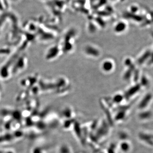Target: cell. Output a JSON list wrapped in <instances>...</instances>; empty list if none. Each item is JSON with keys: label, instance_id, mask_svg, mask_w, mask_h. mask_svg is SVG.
<instances>
[{"label": "cell", "instance_id": "1", "mask_svg": "<svg viewBox=\"0 0 153 153\" xmlns=\"http://www.w3.org/2000/svg\"><path fill=\"white\" fill-rule=\"evenodd\" d=\"M27 59L25 55L21 56L17 58L15 61L12 66V74L17 75L21 73L22 71L24 70L27 64Z\"/></svg>", "mask_w": 153, "mask_h": 153}, {"label": "cell", "instance_id": "2", "mask_svg": "<svg viewBox=\"0 0 153 153\" xmlns=\"http://www.w3.org/2000/svg\"><path fill=\"white\" fill-rule=\"evenodd\" d=\"M118 147L119 149L123 153H126L129 151L130 149V145L126 141H122L119 144Z\"/></svg>", "mask_w": 153, "mask_h": 153}, {"label": "cell", "instance_id": "3", "mask_svg": "<svg viewBox=\"0 0 153 153\" xmlns=\"http://www.w3.org/2000/svg\"><path fill=\"white\" fill-rule=\"evenodd\" d=\"M58 48L57 47H52V48L50 49L49 52L47 53V59H51L57 55L58 52Z\"/></svg>", "mask_w": 153, "mask_h": 153}, {"label": "cell", "instance_id": "4", "mask_svg": "<svg viewBox=\"0 0 153 153\" xmlns=\"http://www.w3.org/2000/svg\"><path fill=\"white\" fill-rule=\"evenodd\" d=\"M86 51L88 54L93 56H97L99 55V52L96 49L91 47H88L86 48Z\"/></svg>", "mask_w": 153, "mask_h": 153}, {"label": "cell", "instance_id": "5", "mask_svg": "<svg viewBox=\"0 0 153 153\" xmlns=\"http://www.w3.org/2000/svg\"><path fill=\"white\" fill-rule=\"evenodd\" d=\"M112 67H113V65L112 63L110 62H105L103 64V69L105 71H110L112 69Z\"/></svg>", "mask_w": 153, "mask_h": 153}, {"label": "cell", "instance_id": "6", "mask_svg": "<svg viewBox=\"0 0 153 153\" xmlns=\"http://www.w3.org/2000/svg\"><path fill=\"white\" fill-rule=\"evenodd\" d=\"M123 100V97L121 95H116L113 98V101L115 103H119Z\"/></svg>", "mask_w": 153, "mask_h": 153}, {"label": "cell", "instance_id": "7", "mask_svg": "<svg viewBox=\"0 0 153 153\" xmlns=\"http://www.w3.org/2000/svg\"><path fill=\"white\" fill-rule=\"evenodd\" d=\"M124 28V26L123 24H120L118 25L117 26H116L115 30L116 32H120L122 31V30H123Z\"/></svg>", "mask_w": 153, "mask_h": 153}]
</instances>
